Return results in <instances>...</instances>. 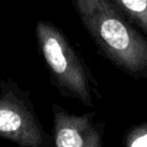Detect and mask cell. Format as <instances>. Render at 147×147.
<instances>
[{
  "label": "cell",
  "mask_w": 147,
  "mask_h": 147,
  "mask_svg": "<svg viewBox=\"0 0 147 147\" xmlns=\"http://www.w3.org/2000/svg\"><path fill=\"white\" fill-rule=\"evenodd\" d=\"M98 52L134 79H147V37L109 0H70Z\"/></svg>",
  "instance_id": "obj_1"
},
{
  "label": "cell",
  "mask_w": 147,
  "mask_h": 147,
  "mask_svg": "<svg viewBox=\"0 0 147 147\" xmlns=\"http://www.w3.org/2000/svg\"><path fill=\"white\" fill-rule=\"evenodd\" d=\"M34 33L53 86L62 98L75 99L86 107H93L94 98L99 96L98 83L67 34L45 20L37 21Z\"/></svg>",
  "instance_id": "obj_2"
},
{
  "label": "cell",
  "mask_w": 147,
  "mask_h": 147,
  "mask_svg": "<svg viewBox=\"0 0 147 147\" xmlns=\"http://www.w3.org/2000/svg\"><path fill=\"white\" fill-rule=\"evenodd\" d=\"M0 138L17 147H54L29 91L8 77L0 80Z\"/></svg>",
  "instance_id": "obj_3"
},
{
  "label": "cell",
  "mask_w": 147,
  "mask_h": 147,
  "mask_svg": "<svg viewBox=\"0 0 147 147\" xmlns=\"http://www.w3.org/2000/svg\"><path fill=\"white\" fill-rule=\"evenodd\" d=\"M52 116L54 147H103L105 122L95 111L75 114L52 103Z\"/></svg>",
  "instance_id": "obj_4"
},
{
  "label": "cell",
  "mask_w": 147,
  "mask_h": 147,
  "mask_svg": "<svg viewBox=\"0 0 147 147\" xmlns=\"http://www.w3.org/2000/svg\"><path fill=\"white\" fill-rule=\"evenodd\" d=\"M116 9L147 37V0H109Z\"/></svg>",
  "instance_id": "obj_5"
},
{
  "label": "cell",
  "mask_w": 147,
  "mask_h": 147,
  "mask_svg": "<svg viewBox=\"0 0 147 147\" xmlns=\"http://www.w3.org/2000/svg\"><path fill=\"white\" fill-rule=\"evenodd\" d=\"M125 147H147V122L131 126L124 134Z\"/></svg>",
  "instance_id": "obj_6"
}]
</instances>
